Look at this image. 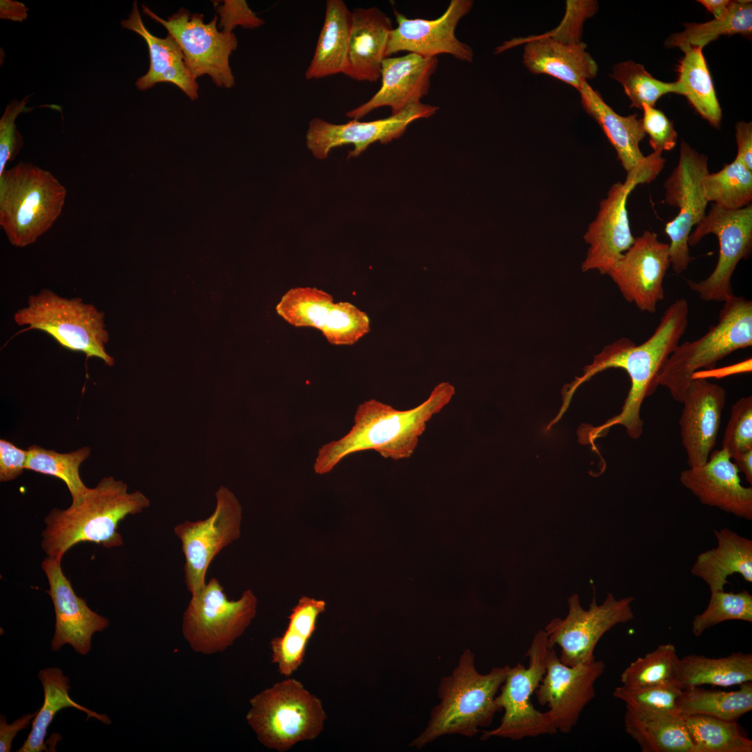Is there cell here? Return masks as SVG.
<instances>
[{
  "instance_id": "816d5d0a",
  "label": "cell",
  "mask_w": 752,
  "mask_h": 752,
  "mask_svg": "<svg viewBox=\"0 0 752 752\" xmlns=\"http://www.w3.org/2000/svg\"><path fill=\"white\" fill-rule=\"evenodd\" d=\"M222 6L214 3L221 20L219 29L222 31L233 33L237 26L246 29H255L262 26L265 22L253 13L245 1H224Z\"/></svg>"
},
{
  "instance_id": "4316f807",
  "label": "cell",
  "mask_w": 752,
  "mask_h": 752,
  "mask_svg": "<svg viewBox=\"0 0 752 752\" xmlns=\"http://www.w3.org/2000/svg\"><path fill=\"white\" fill-rule=\"evenodd\" d=\"M524 40L523 63L533 74L549 75L577 91L597 76L598 66L583 42L565 43L545 34Z\"/></svg>"
},
{
  "instance_id": "2e32d148",
  "label": "cell",
  "mask_w": 752,
  "mask_h": 752,
  "mask_svg": "<svg viewBox=\"0 0 752 752\" xmlns=\"http://www.w3.org/2000/svg\"><path fill=\"white\" fill-rule=\"evenodd\" d=\"M604 669V662L596 659L567 666L561 661L554 646L550 648L546 671L535 694L540 705H547L557 732L566 734L576 726L583 710L594 698L595 683Z\"/></svg>"
},
{
  "instance_id": "836d02e7",
  "label": "cell",
  "mask_w": 752,
  "mask_h": 752,
  "mask_svg": "<svg viewBox=\"0 0 752 752\" xmlns=\"http://www.w3.org/2000/svg\"><path fill=\"white\" fill-rule=\"evenodd\" d=\"M38 677L44 691V703L32 722V728L27 739L18 752H40L47 751L45 738L49 724L54 716L65 707H74L85 712L88 717L98 719L109 724L111 721L106 714H100L75 702L69 696L70 689L69 678L60 668H47L41 670Z\"/></svg>"
},
{
  "instance_id": "7dc6e473",
  "label": "cell",
  "mask_w": 752,
  "mask_h": 752,
  "mask_svg": "<svg viewBox=\"0 0 752 752\" xmlns=\"http://www.w3.org/2000/svg\"><path fill=\"white\" fill-rule=\"evenodd\" d=\"M732 458L752 449V396L742 397L731 407L722 448Z\"/></svg>"
},
{
  "instance_id": "bcb514c9",
  "label": "cell",
  "mask_w": 752,
  "mask_h": 752,
  "mask_svg": "<svg viewBox=\"0 0 752 752\" xmlns=\"http://www.w3.org/2000/svg\"><path fill=\"white\" fill-rule=\"evenodd\" d=\"M320 331L331 344L352 345L369 332L370 320L349 302L334 303Z\"/></svg>"
},
{
  "instance_id": "7c38bea8",
  "label": "cell",
  "mask_w": 752,
  "mask_h": 752,
  "mask_svg": "<svg viewBox=\"0 0 752 752\" xmlns=\"http://www.w3.org/2000/svg\"><path fill=\"white\" fill-rule=\"evenodd\" d=\"M719 240V253L716 265L706 279L687 281L689 288L705 301L724 302L734 295L731 279L742 259L750 257L752 250V204L736 210L712 205L689 236V246L697 244L708 235Z\"/></svg>"
},
{
  "instance_id": "f1b7e54d",
  "label": "cell",
  "mask_w": 752,
  "mask_h": 752,
  "mask_svg": "<svg viewBox=\"0 0 752 752\" xmlns=\"http://www.w3.org/2000/svg\"><path fill=\"white\" fill-rule=\"evenodd\" d=\"M714 533L717 546L698 555L691 574L704 581L710 592L723 590L728 578L736 573L751 583L752 540L728 528Z\"/></svg>"
},
{
  "instance_id": "6da1fadb",
  "label": "cell",
  "mask_w": 752,
  "mask_h": 752,
  "mask_svg": "<svg viewBox=\"0 0 752 752\" xmlns=\"http://www.w3.org/2000/svg\"><path fill=\"white\" fill-rule=\"evenodd\" d=\"M688 321L689 304L684 298L677 299L665 310L653 334L641 344L621 338L604 346L594 357L592 363L584 367L582 375L563 387V404L552 419L553 423H556L562 418L574 393L583 383L606 369L621 368L629 375L631 386L620 412L597 427L582 424L578 430L579 441L594 445L595 439L604 436L611 427L616 425L624 426L631 438H639L643 432V421L640 415L642 404L659 386L657 380L661 368L680 344Z\"/></svg>"
},
{
  "instance_id": "9f6ffc18",
  "label": "cell",
  "mask_w": 752,
  "mask_h": 752,
  "mask_svg": "<svg viewBox=\"0 0 752 752\" xmlns=\"http://www.w3.org/2000/svg\"><path fill=\"white\" fill-rule=\"evenodd\" d=\"M751 370V359L744 361L739 363L723 368L722 369L716 370L715 368L710 370H703L695 373L692 376V379L696 378H705L707 379L709 377H723L735 373L749 372Z\"/></svg>"
},
{
  "instance_id": "7402d4cb",
  "label": "cell",
  "mask_w": 752,
  "mask_h": 752,
  "mask_svg": "<svg viewBox=\"0 0 752 752\" xmlns=\"http://www.w3.org/2000/svg\"><path fill=\"white\" fill-rule=\"evenodd\" d=\"M41 567L49 583L47 593L56 616L52 650L57 651L69 644L77 653L86 655L91 649L93 634L107 629L109 620L92 611L86 600L77 595L63 572L61 560L47 556Z\"/></svg>"
},
{
  "instance_id": "11a10c76",
  "label": "cell",
  "mask_w": 752,
  "mask_h": 752,
  "mask_svg": "<svg viewBox=\"0 0 752 752\" xmlns=\"http://www.w3.org/2000/svg\"><path fill=\"white\" fill-rule=\"evenodd\" d=\"M38 711L22 716L15 720L13 723L8 724L6 717L1 715L0 719V751L9 752L11 749L12 742L17 733L24 728H28L31 721L36 716Z\"/></svg>"
},
{
  "instance_id": "9c48e42d",
  "label": "cell",
  "mask_w": 752,
  "mask_h": 752,
  "mask_svg": "<svg viewBox=\"0 0 752 752\" xmlns=\"http://www.w3.org/2000/svg\"><path fill=\"white\" fill-rule=\"evenodd\" d=\"M551 646L545 631L540 630L526 654L528 666L520 663L510 666L495 698L499 711L503 710V716L496 728L483 731L482 740L491 737L521 740L558 733L549 712L538 710L531 703V696L545 673Z\"/></svg>"
},
{
  "instance_id": "681fc988",
  "label": "cell",
  "mask_w": 752,
  "mask_h": 752,
  "mask_svg": "<svg viewBox=\"0 0 752 752\" xmlns=\"http://www.w3.org/2000/svg\"><path fill=\"white\" fill-rule=\"evenodd\" d=\"M597 10L596 1H567L566 13L560 25L544 34L563 42L579 43L583 22L594 15Z\"/></svg>"
},
{
  "instance_id": "4fadbf2b",
  "label": "cell",
  "mask_w": 752,
  "mask_h": 752,
  "mask_svg": "<svg viewBox=\"0 0 752 752\" xmlns=\"http://www.w3.org/2000/svg\"><path fill=\"white\" fill-rule=\"evenodd\" d=\"M141 7L145 15L161 24L176 40L194 79L207 75L218 87L234 86L229 57L237 49V40L233 33L219 31L217 15L210 22L205 23L203 14H192L180 8L165 20L145 5Z\"/></svg>"
},
{
  "instance_id": "5bb4252c",
  "label": "cell",
  "mask_w": 752,
  "mask_h": 752,
  "mask_svg": "<svg viewBox=\"0 0 752 752\" xmlns=\"http://www.w3.org/2000/svg\"><path fill=\"white\" fill-rule=\"evenodd\" d=\"M214 512L205 519L185 521L173 531L185 556V581L191 596L206 584L205 575L214 557L237 540L241 533L242 506L234 494L220 486L215 494Z\"/></svg>"
},
{
  "instance_id": "52a82bcc",
  "label": "cell",
  "mask_w": 752,
  "mask_h": 752,
  "mask_svg": "<svg viewBox=\"0 0 752 752\" xmlns=\"http://www.w3.org/2000/svg\"><path fill=\"white\" fill-rule=\"evenodd\" d=\"M751 345L752 301L734 295L723 302L716 324L700 338L677 346L661 368L658 384L682 403L695 373L714 368L730 354Z\"/></svg>"
},
{
  "instance_id": "1f68e13d",
  "label": "cell",
  "mask_w": 752,
  "mask_h": 752,
  "mask_svg": "<svg viewBox=\"0 0 752 752\" xmlns=\"http://www.w3.org/2000/svg\"><path fill=\"white\" fill-rule=\"evenodd\" d=\"M325 608L326 602L322 600L301 597L288 616V625L283 635L271 640L272 662L285 677H290L304 661L308 641Z\"/></svg>"
},
{
  "instance_id": "7a4b0ae2",
  "label": "cell",
  "mask_w": 752,
  "mask_h": 752,
  "mask_svg": "<svg viewBox=\"0 0 752 752\" xmlns=\"http://www.w3.org/2000/svg\"><path fill=\"white\" fill-rule=\"evenodd\" d=\"M455 393V387L444 382L421 405L407 410H398L375 399L364 401L357 407L349 432L319 448L313 465L315 473H328L345 457L364 451L373 450L393 460L410 457L427 423Z\"/></svg>"
},
{
  "instance_id": "74e56055",
  "label": "cell",
  "mask_w": 752,
  "mask_h": 752,
  "mask_svg": "<svg viewBox=\"0 0 752 752\" xmlns=\"http://www.w3.org/2000/svg\"><path fill=\"white\" fill-rule=\"evenodd\" d=\"M694 752H751L752 741L737 723L703 714L682 715Z\"/></svg>"
},
{
  "instance_id": "8fae6325",
  "label": "cell",
  "mask_w": 752,
  "mask_h": 752,
  "mask_svg": "<svg viewBox=\"0 0 752 752\" xmlns=\"http://www.w3.org/2000/svg\"><path fill=\"white\" fill-rule=\"evenodd\" d=\"M634 598L617 600L609 593L598 604L595 593L588 609L574 593L567 599L568 612L564 618H555L545 627L550 644L561 648V661L569 666L590 663L595 659L594 651L603 635L618 624L634 618L632 604Z\"/></svg>"
},
{
  "instance_id": "ee69618b",
  "label": "cell",
  "mask_w": 752,
  "mask_h": 752,
  "mask_svg": "<svg viewBox=\"0 0 752 752\" xmlns=\"http://www.w3.org/2000/svg\"><path fill=\"white\" fill-rule=\"evenodd\" d=\"M728 620L752 622V595L747 590L711 592L707 608L694 618L691 630L700 636L707 629Z\"/></svg>"
},
{
  "instance_id": "603a6c76",
  "label": "cell",
  "mask_w": 752,
  "mask_h": 752,
  "mask_svg": "<svg viewBox=\"0 0 752 752\" xmlns=\"http://www.w3.org/2000/svg\"><path fill=\"white\" fill-rule=\"evenodd\" d=\"M726 391L705 378L694 379L682 401L680 435L689 467L707 462L716 445Z\"/></svg>"
},
{
  "instance_id": "4dcf8cb0",
  "label": "cell",
  "mask_w": 752,
  "mask_h": 752,
  "mask_svg": "<svg viewBox=\"0 0 752 752\" xmlns=\"http://www.w3.org/2000/svg\"><path fill=\"white\" fill-rule=\"evenodd\" d=\"M626 733L643 752H694L682 714L641 711L626 707Z\"/></svg>"
},
{
  "instance_id": "8992f818",
  "label": "cell",
  "mask_w": 752,
  "mask_h": 752,
  "mask_svg": "<svg viewBox=\"0 0 752 752\" xmlns=\"http://www.w3.org/2000/svg\"><path fill=\"white\" fill-rule=\"evenodd\" d=\"M249 703L248 724L263 745L280 752L318 737L327 719L321 700L290 677L257 694Z\"/></svg>"
},
{
  "instance_id": "ac0fdd59",
  "label": "cell",
  "mask_w": 752,
  "mask_h": 752,
  "mask_svg": "<svg viewBox=\"0 0 752 752\" xmlns=\"http://www.w3.org/2000/svg\"><path fill=\"white\" fill-rule=\"evenodd\" d=\"M671 266L669 244L644 231L607 274L623 297L643 312L654 313L664 299V279Z\"/></svg>"
},
{
  "instance_id": "f546056e",
  "label": "cell",
  "mask_w": 752,
  "mask_h": 752,
  "mask_svg": "<svg viewBox=\"0 0 752 752\" xmlns=\"http://www.w3.org/2000/svg\"><path fill=\"white\" fill-rule=\"evenodd\" d=\"M352 11L343 0H327L324 21L313 58L305 72L306 79L344 74L347 65Z\"/></svg>"
},
{
  "instance_id": "ffe728a7",
  "label": "cell",
  "mask_w": 752,
  "mask_h": 752,
  "mask_svg": "<svg viewBox=\"0 0 752 752\" xmlns=\"http://www.w3.org/2000/svg\"><path fill=\"white\" fill-rule=\"evenodd\" d=\"M471 0H452L441 16L434 19H410L393 9L397 26L391 32L386 58L399 52L424 57L449 54L465 62L473 60V49L455 36L460 19L472 8Z\"/></svg>"
},
{
  "instance_id": "f907efd6",
  "label": "cell",
  "mask_w": 752,
  "mask_h": 752,
  "mask_svg": "<svg viewBox=\"0 0 752 752\" xmlns=\"http://www.w3.org/2000/svg\"><path fill=\"white\" fill-rule=\"evenodd\" d=\"M642 127L649 136L650 145L654 151L671 150L674 148L677 133L673 122L660 110L647 104L643 106Z\"/></svg>"
},
{
  "instance_id": "44dd1931",
  "label": "cell",
  "mask_w": 752,
  "mask_h": 752,
  "mask_svg": "<svg viewBox=\"0 0 752 752\" xmlns=\"http://www.w3.org/2000/svg\"><path fill=\"white\" fill-rule=\"evenodd\" d=\"M637 185L625 179L613 184L600 203L595 219L583 235L589 245L581 265L583 272L597 270L607 274L635 242L630 228L627 202Z\"/></svg>"
},
{
  "instance_id": "5b68a950",
  "label": "cell",
  "mask_w": 752,
  "mask_h": 752,
  "mask_svg": "<svg viewBox=\"0 0 752 752\" xmlns=\"http://www.w3.org/2000/svg\"><path fill=\"white\" fill-rule=\"evenodd\" d=\"M66 189L48 171L20 162L0 175V226L17 247L33 244L60 216Z\"/></svg>"
},
{
  "instance_id": "91938a15",
  "label": "cell",
  "mask_w": 752,
  "mask_h": 752,
  "mask_svg": "<svg viewBox=\"0 0 752 752\" xmlns=\"http://www.w3.org/2000/svg\"><path fill=\"white\" fill-rule=\"evenodd\" d=\"M698 1L712 13L716 19L727 15L733 3V1L729 0H700Z\"/></svg>"
},
{
  "instance_id": "b9f144b4",
  "label": "cell",
  "mask_w": 752,
  "mask_h": 752,
  "mask_svg": "<svg viewBox=\"0 0 752 752\" xmlns=\"http://www.w3.org/2000/svg\"><path fill=\"white\" fill-rule=\"evenodd\" d=\"M610 77L624 88L631 101V107L643 109L644 104L655 107L664 95L674 93L683 95L680 83L664 82L653 77L640 63L628 61L613 67Z\"/></svg>"
},
{
  "instance_id": "83f0119b",
  "label": "cell",
  "mask_w": 752,
  "mask_h": 752,
  "mask_svg": "<svg viewBox=\"0 0 752 752\" xmlns=\"http://www.w3.org/2000/svg\"><path fill=\"white\" fill-rule=\"evenodd\" d=\"M120 25L138 33L148 45L150 67L148 72L136 81L139 90L145 91L158 83L169 82L176 85L191 100L198 97V84L186 65L180 47L170 34L162 38L146 29L141 19L137 1L133 2L128 18L123 19Z\"/></svg>"
},
{
  "instance_id": "60d3db41",
  "label": "cell",
  "mask_w": 752,
  "mask_h": 752,
  "mask_svg": "<svg viewBox=\"0 0 752 752\" xmlns=\"http://www.w3.org/2000/svg\"><path fill=\"white\" fill-rule=\"evenodd\" d=\"M329 293L315 288L289 290L276 306V311L289 324L320 330L334 304Z\"/></svg>"
},
{
  "instance_id": "ab89813d",
  "label": "cell",
  "mask_w": 752,
  "mask_h": 752,
  "mask_svg": "<svg viewBox=\"0 0 752 752\" xmlns=\"http://www.w3.org/2000/svg\"><path fill=\"white\" fill-rule=\"evenodd\" d=\"M26 469L44 475L52 476L63 481L72 500L82 496L88 489L79 475V467L91 453L88 446L67 453L45 449L38 445L28 449Z\"/></svg>"
},
{
  "instance_id": "f5cc1de1",
  "label": "cell",
  "mask_w": 752,
  "mask_h": 752,
  "mask_svg": "<svg viewBox=\"0 0 752 752\" xmlns=\"http://www.w3.org/2000/svg\"><path fill=\"white\" fill-rule=\"evenodd\" d=\"M27 457V450L19 448L13 443L1 439L0 481H10L20 476L26 469Z\"/></svg>"
},
{
  "instance_id": "e575fe53",
  "label": "cell",
  "mask_w": 752,
  "mask_h": 752,
  "mask_svg": "<svg viewBox=\"0 0 752 752\" xmlns=\"http://www.w3.org/2000/svg\"><path fill=\"white\" fill-rule=\"evenodd\" d=\"M680 49L684 52V57L677 68V81L683 89V95L700 116L712 126L718 128L721 125L722 111L703 49L685 46Z\"/></svg>"
},
{
  "instance_id": "9a60e30c",
  "label": "cell",
  "mask_w": 752,
  "mask_h": 752,
  "mask_svg": "<svg viewBox=\"0 0 752 752\" xmlns=\"http://www.w3.org/2000/svg\"><path fill=\"white\" fill-rule=\"evenodd\" d=\"M708 173L707 156L682 141L678 164L664 185V201L679 209L664 230L670 240L671 265L677 274L683 272L689 266V236L693 227L706 214L708 202L703 193L701 181Z\"/></svg>"
},
{
  "instance_id": "277c9868",
  "label": "cell",
  "mask_w": 752,
  "mask_h": 752,
  "mask_svg": "<svg viewBox=\"0 0 752 752\" xmlns=\"http://www.w3.org/2000/svg\"><path fill=\"white\" fill-rule=\"evenodd\" d=\"M509 668V665L496 666L487 673H480L474 654L465 649L452 673L441 678L440 702L432 708L426 727L410 746L421 749L448 735L472 737L480 728L489 727L499 711L495 698Z\"/></svg>"
},
{
  "instance_id": "f35d334b",
  "label": "cell",
  "mask_w": 752,
  "mask_h": 752,
  "mask_svg": "<svg viewBox=\"0 0 752 752\" xmlns=\"http://www.w3.org/2000/svg\"><path fill=\"white\" fill-rule=\"evenodd\" d=\"M701 187L707 202L728 210H736L752 201V171L735 159L719 171L706 174Z\"/></svg>"
},
{
  "instance_id": "db71d44e",
  "label": "cell",
  "mask_w": 752,
  "mask_h": 752,
  "mask_svg": "<svg viewBox=\"0 0 752 752\" xmlns=\"http://www.w3.org/2000/svg\"><path fill=\"white\" fill-rule=\"evenodd\" d=\"M735 130L737 152L735 159L752 171V123L739 121Z\"/></svg>"
},
{
  "instance_id": "3957f363",
  "label": "cell",
  "mask_w": 752,
  "mask_h": 752,
  "mask_svg": "<svg viewBox=\"0 0 752 752\" xmlns=\"http://www.w3.org/2000/svg\"><path fill=\"white\" fill-rule=\"evenodd\" d=\"M150 500L141 492H128L122 480L109 476L101 479L72 502L70 507L53 508L45 517L41 548L47 556L62 560L64 554L81 542H93L105 548L123 544L118 531L128 515L141 512Z\"/></svg>"
},
{
  "instance_id": "8d00e7d4",
  "label": "cell",
  "mask_w": 752,
  "mask_h": 752,
  "mask_svg": "<svg viewBox=\"0 0 752 752\" xmlns=\"http://www.w3.org/2000/svg\"><path fill=\"white\" fill-rule=\"evenodd\" d=\"M684 30L670 36L665 41L667 47L680 49L685 46L703 48L722 36L739 33L751 36L752 32L751 1H733L730 12L723 17L704 23H686Z\"/></svg>"
},
{
  "instance_id": "7bdbcfd3",
  "label": "cell",
  "mask_w": 752,
  "mask_h": 752,
  "mask_svg": "<svg viewBox=\"0 0 752 752\" xmlns=\"http://www.w3.org/2000/svg\"><path fill=\"white\" fill-rule=\"evenodd\" d=\"M679 659L673 644L659 645L629 664L621 674L622 685L637 688L676 682Z\"/></svg>"
},
{
  "instance_id": "680465c9",
  "label": "cell",
  "mask_w": 752,
  "mask_h": 752,
  "mask_svg": "<svg viewBox=\"0 0 752 752\" xmlns=\"http://www.w3.org/2000/svg\"><path fill=\"white\" fill-rule=\"evenodd\" d=\"M739 472H742L746 480L752 485V449L739 453L732 458Z\"/></svg>"
},
{
  "instance_id": "d6a6232c",
  "label": "cell",
  "mask_w": 752,
  "mask_h": 752,
  "mask_svg": "<svg viewBox=\"0 0 752 752\" xmlns=\"http://www.w3.org/2000/svg\"><path fill=\"white\" fill-rule=\"evenodd\" d=\"M675 681L682 689L703 685L730 687L752 681V655L733 652L711 658L689 655L680 658Z\"/></svg>"
},
{
  "instance_id": "c3c4849f",
  "label": "cell",
  "mask_w": 752,
  "mask_h": 752,
  "mask_svg": "<svg viewBox=\"0 0 752 752\" xmlns=\"http://www.w3.org/2000/svg\"><path fill=\"white\" fill-rule=\"evenodd\" d=\"M29 97H24L21 101L13 100L8 104L0 119V175L5 171L6 164L14 159L24 143L15 120L20 113L31 110L26 107Z\"/></svg>"
},
{
  "instance_id": "d590c367",
  "label": "cell",
  "mask_w": 752,
  "mask_h": 752,
  "mask_svg": "<svg viewBox=\"0 0 752 752\" xmlns=\"http://www.w3.org/2000/svg\"><path fill=\"white\" fill-rule=\"evenodd\" d=\"M679 707L682 715L703 714L735 721L752 710V683L744 682L730 691L702 687L682 689Z\"/></svg>"
},
{
  "instance_id": "6f0895ef",
  "label": "cell",
  "mask_w": 752,
  "mask_h": 752,
  "mask_svg": "<svg viewBox=\"0 0 752 752\" xmlns=\"http://www.w3.org/2000/svg\"><path fill=\"white\" fill-rule=\"evenodd\" d=\"M27 8L22 3L13 1H1V17L11 20L22 21L26 18Z\"/></svg>"
},
{
  "instance_id": "d6986e66",
  "label": "cell",
  "mask_w": 752,
  "mask_h": 752,
  "mask_svg": "<svg viewBox=\"0 0 752 752\" xmlns=\"http://www.w3.org/2000/svg\"><path fill=\"white\" fill-rule=\"evenodd\" d=\"M583 110L601 127L616 151L618 159L627 173L626 179L637 185L654 180L663 169L662 152L654 151L644 156L639 147L645 134L637 115L622 116L617 113L587 81L578 90Z\"/></svg>"
},
{
  "instance_id": "e0dca14e",
  "label": "cell",
  "mask_w": 752,
  "mask_h": 752,
  "mask_svg": "<svg viewBox=\"0 0 752 752\" xmlns=\"http://www.w3.org/2000/svg\"><path fill=\"white\" fill-rule=\"evenodd\" d=\"M438 109V107L420 102L397 114L369 122L354 119L345 124H334L313 118L306 134V146L315 158L324 159L333 148L352 144L354 148L349 152L348 158L357 157L373 143H386L399 138L411 123L429 118Z\"/></svg>"
},
{
  "instance_id": "ba28073f",
  "label": "cell",
  "mask_w": 752,
  "mask_h": 752,
  "mask_svg": "<svg viewBox=\"0 0 752 752\" xmlns=\"http://www.w3.org/2000/svg\"><path fill=\"white\" fill-rule=\"evenodd\" d=\"M104 313L79 297L67 299L49 289H41L29 297L27 306L14 314L21 331L40 330L52 337L61 346L84 353L87 359L96 357L109 366L114 359L106 350L109 334L104 323Z\"/></svg>"
},
{
  "instance_id": "30bf717a",
  "label": "cell",
  "mask_w": 752,
  "mask_h": 752,
  "mask_svg": "<svg viewBox=\"0 0 752 752\" xmlns=\"http://www.w3.org/2000/svg\"><path fill=\"white\" fill-rule=\"evenodd\" d=\"M258 600L246 590L237 600H230L219 580L212 577L191 600L183 613L182 633L191 650L204 655L224 651L251 624Z\"/></svg>"
},
{
  "instance_id": "cb8c5ba5",
  "label": "cell",
  "mask_w": 752,
  "mask_h": 752,
  "mask_svg": "<svg viewBox=\"0 0 752 752\" xmlns=\"http://www.w3.org/2000/svg\"><path fill=\"white\" fill-rule=\"evenodd\" d=\"M438 65L437 57H424L408 53L400 57L386 58L382 65V84L367 102L346 113L359 120L373 110L388 107L397 114L408 106L421 102L430 87V80Z\"/></svg>"
},
{
  "instance_id": "f6af8a7d",
  "label": "cell",
  "mask_w": 752,
  "mask_h": 752,
  "mask_svg": "<svg viewBox=\"0 0 752 752\" xmlns=\"http://www.w3.org/2000/svg\"><path fill=\"white\" fill-rule=\"evenodd\" d=\"M682 689L677 682L632 688L621 685L613 696L626 707L641 711L681 714L679 698Z\"/></svg>"
},
{
  "instance_id": "484cf974",
  "label": "cell",
  "mask_w": 752,
  "mask_h": 752,
  "mask_svg": "<svg viewBox=\"0 0 752 752\" xmlns=\"http://www.w3.org/2000/svg\"><path fill=\"white\" fill-rule=\"evenodd\" d=\"M393 29L391 19L379 8L353 9L347 65L343 75L358 81L376 82L381 77Z\"/></svg>"
},
{
  "instance_id": "d4e9b609",
  "label": "cell",
  "mask_w": 752,
  "mask_h": 752,
  "mask_svg": "<svg viewBox=\"0 0 752 752\" xmlns=\"http://www.w3.org/2000/svg\"><path fill=\"white\" fill-rule=\"evenodd\" d=\"M739 473L721 448L712 452L703 465L683 470L680 481L701 503L751 520L752 487L741 484Z\"/></svg>"
}]
</instances>
